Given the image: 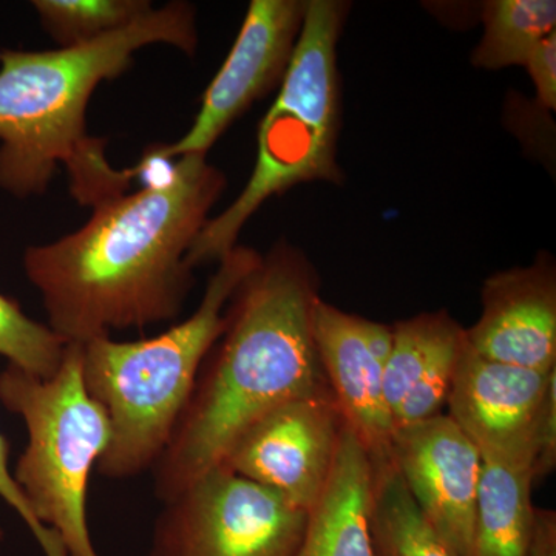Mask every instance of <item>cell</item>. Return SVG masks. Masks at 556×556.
I'll return each mask as SVG.
<instances>
[{
  "instance_id": "cell-26",
  "label": "cell",
  "mask_w": 556,
  "mask_h": 556,
  "mask_svg": "<svg viewBox=\"0 0 556 556\" xmlns=\"http://www.w3.org/2000/svg\"><path fill=\"white\" fill-rule=\"evenodd\" d=\"M2 540H3V530L0 529V541H2Z\"/></svg>"
},
{
  "instance_id": "cell-15",
  "label": "cell",
  "mask_w": 556,
  "mask_h": 556,
  "mask_svg": "<svg viewBox=\"0 0 556 556\" xmlns=\"http://www.w3.org/2000/svg\"><path fill=\"white\" fill-rule=\"evenodd\" d=\"M533 482L530 468L482 459L468 556H526L535 519Z\"/></svg>"
},
{
  "instance_id": "cell-19",
  "label": "cell",
  "mask_w": 556,
  "mask_h": 556,
  "mask_svg": "<svg viewBox=\"0 0 556 556\" xmlns=\"http://www.w3.org/2000/svg\"><path fill=\"white\" fill-rule=\"evenodd\" d=\"M31 5L61 49L104 38L153 9L148 0H35Z\"/></svg>"
},
{
  "instance_id": "cell-6",
  "label": "cell",
  "mask_w": 556,
  "mask_h": 556,
  "mask_svg": "<svg viewBox=\"0 0 556 556\" xmlns=\"http://www.w3.org/2000/svg\"><path fill=\"white\" fill-rule=\"evenodd\" d=\"M0 402L27 427L14 481L33 515L60 536L68 556H100L87 521V492L109 447L110 420L84 383L83 345L65 348L51 378L9 365L0 372Z\"/></svg>"
},
{
  "instance_id": "cell-9",
  "label": "cell",
  "mask_w": 556,
  "mask_h": 556,
  "mask_svg": "<svg viewBox=\"0 0 556 556\" xmlns=\"http://www.w3.org/2000/svg\"><path fill=\"white\" fill-rule=\"evenodd\" d=\"M343 427L331 394L298 399L248 427L219 466L309 511L331 477Z\"/></svg>"
},
{
  "instance_id": "cell-5",
  "label": "cell",
  "mask_w": 556,
  "mask_h": 556,
  "mask_svg": "<svg viewBox=\"0 0 556 556\" xmlns=\"http://www.w3.org/2000/svg\"><path fill=\"white\" fill-rule=\"evenodd\" d=\"M350 3L308 0L298 46L277 100L258 129V152L247 188L206 226L190 248L193 269L219 262L233 248L241 229L273 197L311 181H342L338 142L342 102L338 43Z\"/></svg>"
},
{
  "instance_id": "cell-1",
  "label": "cell",
  "mask_w": 556,
  "mask_h": 556,
  "mask_svg": "<svg viewBox=\"0 0 556 556\" xmlns=\"http://www.w3.org/2000/svg\"><path fill=\"white\" fill-rule=\"evenodd\" d=\"M226 177L206 156H182L161 181L93 207L83 228L31 247L24 269L65 345L178 317L193 287L190 248Z\"/></svg>"
},
{
  "instance_id": "cell-12",
  "label": "cell",
  "mask_w": 556,
  "mask_h": 556,
  "mask_svg": "<svg viewBox=\"0 0 556 556\" xmlns=\"http://www.w3.org/2000/svg\"><path fill=\"white\" fill-rule=\"evenodd\" d=\"M467 345L486 361L548 372L556 368V269L548 257L489 277Z\"/></svg>"
},
{
  "instance_id": "cell-14",
  "label": "cell",
  "mask_w": 556,
  "mask_h": 556,
  "mask_svg": "<svg viewBox=\"0 0 556 556\" xmlns=\"http://www.w3.org/2000/svg\"><path fill=\"white\" fill-rule=\"evenodd\" d=\"M372 464L343 427L328 484L308 511L305 536L295 556H375L369 533Z\"/></svg>"
},
{
  "instance_id": "cell-11",
  "label": "cell",
  "mask_w": 556,
  "mask_h": 556,
  "mask_svg": "<svg viewBox=\"0 0 556 556\" xmlns=\"http://www.w3.org/2000/svg\"><path fill=\"white\" fill-rule=\"evenodd\" d=\"M552 371L486 361L466 339L450 388L447 416L482 459L532 470L533 428Z\"/></svg>"
},
{
  "instance_id": "cell-13",
  "label": "cell",
  "mask_w": 556,
  "mask_h": 556,
  "mask_svg": "<svg viewBox=\"0 0 556 556\" xmlns=\"http://www.w3.org/2000/svg\"><path fill=\"white\" fill-rule=\"evenodd\" d=\"M318 361L345 426L372 467L393 463L394 426L383 393V367L369 353L364 317L318 299L313 311Z\"/></svg>"
},
{
  "instance_id": "cell-21",
  "label": "cell",
  "mask_w": 556,
  "mask_h": 556,
  "mask_svg": "<svg viewBox=\"0 0 556 556\" xmlns=\"http://www.w3.org/2000/svg\"><path fill=\"white\" fill-rule=\"evenodd\" d=\"M9 456H10V444L7 438L0 433V496L7 501L10 507L20 514V517L24 519L25 525L38 541L40 548H42L43 555L46 556H68L62 546L60 536L56 533L51 532L50 529L40 525L35 515H33L30 506H28L27 500H25L24 493L14 481L13 475L9 470Z\"/></svg>"
},
{
  "instance_id": "cell-4",
  "label": "cell",
  "mask_w": 556,
  "mask_h": 556,
  "mask_svg": "<svg viewBox=\"0 0 556 556\" xmlns=\"http://www.w3.org/2000/svg\"><path fill=\"white\" fill-rule=\"evenodd\" d=\"M260 260L255 249L233 248L219 260L195 313L155 338L83 345L84 383L110 420L109 447L97 464L102 477L130 479L159 464L225 331L229 300Z\"/></svg>"
},
{
  "instance_id": "cell-7",
  "label": "cell",
  "mask_w": 556,
  "mask_h": 556,
  "mask_svg": "<svg viewBox=\"0 0 556 556\" xmlns=\"http://www.w3.org/2000/svg\"><path fill=\"white\" fill-rule=\"evenodd\" d=\"M308 511L225 466L164 504L149 556H295Z\"/></svg>"
},
{
  "instance_id": "cell-22",
  "label": "cell",
  "mask_w": 556,
  "mask_h": 556,
  "mask_svg": "<svg viewBox=\"0 0 556 556\" xmlns=\"http://www.w3.org/2000/svg\"><path fill=\"white\" fill-rule=\"evenodd\" d=\"M556 467V369L548 378L533 428V481L548 477Z\"/></svg>"
},
{
  "instance_id": "cell-20",
  "label": "cell",
  "mask_w": 556,
  "mask_h": 556,
  "mask_svg": "<svg viewBox=\"0 0 556 556\" xmlns=\"http://www.w3.org/2000/svg\"><path fill=\"white\" fill-rule=\"evenodd\" d=\"M65 348L49 325L33 320L16 300L0 294V356L9 358V365L51 378L64 361Z\"/></svg>"
},
{
  "instance_id": "cell-17",
  "label": "cell",
  "mask_w": 556,
  "mask_h": 556,
  "mask_svg": "<svg viewBox=\"0 0 556 556\" xmlns=\"http://www.w3.org/2000/svg\"><path fill=\"white\" fill-rule=\"evenodd\" d=\"M372 555L456 556L420 515L394 464L372 467Z\"/></svg>"
},
{
  "instance_id": "cell-24",
  "label": "cell",
  "mask_w": 556,
  "mask_h": 556,
  "mask_svg": "<svg viewBox=\"0 0 556 556\" xmlns=\"http://www.w3.org/2000/svg\"><path fill=\"white\" fill-rule=\"evenodd\" d=\"M526 556H556L555 510L535 508L532 536Z\"/></svg>"
},
{
  "instance_id": "cell-2",
  "label": "cell",
  "mask_w": 556,
  "mask_h": 556,
  "mask_svg": "<svg viewBox=\"0 0 556 556\" xmlns=\"http://www.w3.org/2000/svg\"><path fill=\"white\" fill-rule=\"evenodd\" d=\"M318 299L316 268L287 241L274 244L241 281L226 308L225 331L153 468L161 503L218 467L260 417L298 399L331 394L313 338Z\"/></svg>"
},
{
  "instance_id": "cell-8",
  "label": "cell",
  "mask_w": 556,
  "mask_h": 556,
  "mask_svg": "<svg viewBox=\"0 0 556 556\" xmlns=\"http://www.w3.org/2000/svg\"><path fill=\"white\" fill-rule=\"evenodd\" d=\"M308 0H252L225 64L204 91L195 121L185 137L156 146L159 159L206 156L208 149L255 101L280 87Z\"/></svg>"
},
{
  "instance_id": "cell-16",
  "label": "cell",
  "mask_w": 556,
  "mask_h": 556,
  "mask_svg": "<svg viewBox=\"0 0 556 556\" xmlns=\"http://www.w3.org/2000/svg\"><path fill=\"white\" fill-rule=\"evenodd\" d=\"M393 334V350L383 367V393L391 416L417 382L466 343V329L447 311L397 321Z\"/></svg>"
},
{
  "instance_id": "cell-18",
  "label": "cell",
  "mask_w": 556,
  "mask_h": 556,
  "mask_svg": "<svg viewBox=\"0 0 556 556\" xmlns=\"http://www.w3.org/2000/svg\"><path fill=\"white\" fill-rule=\"evenodd\" d=\"M484 35L471 54L475 67H525L538 43L556 31L555 0H492L482 9Z\"/></svg>"
},
{
  "instance_id": "cell-23",
  "label": "cell",
  "mask_w": 556,
  "mask_h": 556,
  "mask_svg": "<svg viewBox=\"0 0 556 556\" xmlns=\"http://www.w3.org/2000/svg\"><path fill=\"white\" fill-rule=\"evenodd\" d=\"M525 68L532 79L538 101L556 109V31L546 36L527 58Z\"/></svg>"
},
{
  "instance_id": "cell-3",
  "label": "cell",
  "mask_w": 556,
  "mask_h": 556,
  "mask_svg": "<svg viewBox=\"0 0 556 556\" xmlns=\"http://www.w3.org/2000/svg\"><path fill=\"white\" fill-rule=\"evenodd\" d=\"M166 43L195 53L199 33L189 2L152 9L104 38L67 49L0 53V189L17 199L40 195L60 166L84 206L126 193L137 169L118 170L104 141L87 135L91 94L116 79L144 47Z\"/></svg>"
},
{
  "instance_id": "cell-10",
  "label": "cell",
  "mask_w": 556,
  "mask_h": 556,
  "mask_svg": "<svg viewBox=\"0 0 556 556\" xmlns=\"http://www.w3.org/2000/svg\"><path fill=\"white\" fill-rule=\"evenodd\" d=\"M394 467L420 515L456 556L470 554L482 457L447 415L399 428Z\"/></svg>"
},
{
  "instance_id": "cell-25",
  "label": "cell",
  "mask_w": 556,
  "mask_h": 556,
  "mask_svg": "<svg viewBox=\"0 0 556 556\" xmlns=\"http://www.w3.org/2000/svg\"><path fill=\"white\" fill-rule=\"evenodd\" d=\"M364 338L369 353L375 356L382 367H386L391 350H393V327H387V325L364 318Z\"/></svg>"
}]
</instances>
